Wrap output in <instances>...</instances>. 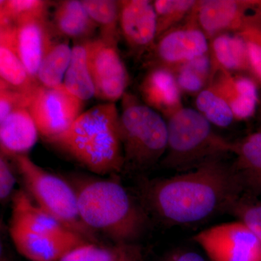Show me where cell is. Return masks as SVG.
I'll list each match as a JSON object with an SVG mask.
<instances>
[{"label": "cell", "mask_w": 261, "mask_h": 261, "mask_svg": "<svg viewBox=\"0 0 261 261\" xmlns=\"http://www.w3.org/2000/svg\"><path fill=\"white\" fill-rule=\"evenodd\" d=\"M119 128L125 166L147 169L164 157L168 147L167 121L133 94L122 97Z\"/></svg>", "instance_id": "5b68a950"}, {"label": "cell", "mask_w": 261, "mask_h": 261, "mask_svg": "<svg viewBox=\"0 0 261 261\" xmlns=\"http://www.w3.org/2000/svg\"><path fill=\"white\" fill-rule=\"evenodd\" d=\"M50 2L43 0H1L0 25H14L23 19L47 17Z\"/></svg>", "instance_id": "f1b7e54d"}, {"label": "cell", "mask_w": 261, "mask_h": 261, "mask_svg": "<svg viewBox=\"0 0 261 261\" xmlns=\"http://www.w3.org/2000/svg\"><path fill=\"white\" fill-rule=\"evenodd\" d=\"M140 92L146 105L166 117L182 107L176 75L168 68L152 67L141 84Z\"/></svg>", "instance_id": "2e32d148"}, {"label": "cell", "mask_w": 261, "mask_h": 261, "mask_svg": "<svg viewBox=\"0 0 261 261\" xmlns=\"http://www.w3.org/2000/svg\"><path fill=\"white\" fill-rule=\"evenodd\" d=\"M13 159L28 195L35 203L67 229L90 243H96L95 233L81 219L76 192L70 181L38 166L28 154Z\"/></svg>", "instance_id": "8992f818"}, {"label": "cell", "mask_w": 261, "mask_h": 261, "mask_svg": "<svg viewBox=\"0 0 261 261\" xmlns=\"http://www.w3.org/2000/svg\"><path fill=\"white\" fill-rule=\"evenodd\" d=\"M15 181H16V178H15L14 171L8 161V158L1 154V158H0V199H1L2 202H6L12 195Z\"/></svg>", "instance_id": "836d02e7"}, {"label": "cell", "mask_w": 261, "mask_h": 261, "mask_svg": "<svg viewBox=\"0 0 261 261\" xmlns=\"http://www.w3.org/2000/svg\"><path fill=\"white\" fill-rule=\"evenodd\" d=\"M197 1L195 0H155L157 15V39L170 29L186 20L193 13Z\"/></svg>", "instance_id": "83f0119b"}, {"label": "cell", "mask_w": 261, "mask_h": 261, "mask_svg": "<svg viewBox=\"0 0 261 261\" xmlns=\"http://www.w3.org/2000/svg\"><path fill=\"white\" fill-rule=\"evenodd\" d=\"M175 261H205V260L197 252H187L182 253Z\"/></svg>", "instance_id": "e575fe53"}, {"label": "cell", "mask_w": 261, "mask_h": 261, "mask_svg": "<svg viewBox=\"0 0 261 261\" xmlns=\"http://www.w3.org/2000/svg\"><path fill=\"white\" fill-rule=\"evenodd\" d=\"M71 56L72 48L67 39L55 40L53 38L39 65L36 77L38 83L47 88L63 85Z\"/></svg>", "instance_id": "603a6c76"}, {"label": "cell", "mask_w": 261, "mask_h": 261, "mask_svg": "<svg viewBox=\"0 0 261 261\" xmlns=\"http://www.w3.org/2000/svg\"><path fill=\"white\" fill-rule=\"evenodd\" d=\"M51 27L57 37L73 39L75 43L93 39L98 29L82 2L79 0L60 1L55 10Z\"/></svg>", "instance_id": "d6986e66"}, {"label": "cell", "mask_w": 261, "mask_h": 261, "mask_svg": "<svg viewBox=\"0 0 261 261\" xmlns=\"http://www.w3.org/2000/svg\"><path fill=\"white\" fill-rule=\"evenodd\" d=\"M232 163L215 159L171 177L143 181L142 205L166 225L180 226L202 222L243 195Z\"/></svg>", "instance_id": "6da1fadb"}, {"label": "cell", "mask_w": 261, "mask_h": 261, "mask_svg": "<svg viewBox=\"0 0 261 261\" xmlns=\"http://www.w3.org/2000/svg\"><path fill=\"white\" fill-rule=\"evenodd\" d=\"M119 117L116 103L98 105L82 113L66 132L49 142L96 174L121 172L124 155Z\"/></svg>", "instance_id": "3957f363"}, {"label": "cell", "mask_w": 261, "mask_h": 261, "mask_svg": "<svg viewBox=\"0 0 261 261\" xmlns=\"http://www.w3.org/2000/svg\"><path fill=\"white\" fill-rule=\"evenodd\" d=\"M10 225L36 233L63 234L72 232L33 202L30 196L23 190L15 192L12 197Z\"/></svg>", "instance_id": "ffe728a7"}, {"label": "cell", "mask_w": 261, "mask_h": 261, "mask_svg": "<svg viewBox=\"0 0 261 261\" xmlns=\"http://www.w3.org/2000/svg\"><path fill=\"white\" fill-rule=\"evenodd\" d=\"M205 87L197 94V111L205 117L211 124L227 127L235 119L229 103L214 84Z\"/></svg>", "instance_id": "4316f807"}, {"label": "cell", "mask_w": 261, "mask_h": 261, "mask_svg": "<svg viewBox=\"0 0 261 261\" xmlns=\"http://www.w3.org/2000/svg\"><path fill=\"white\" fill-rule=\"evenodd\" d=\"M120 32L137 56L150 51L157 39V15L153 1H120Z\"/></svg>", "instance_id": "7c38bea8"}, {"label": "cell", "mask_w": 261, "mask_h": 261, "mask_svg": "<svg viewBox=\"0 0 261 261\" xmlns=\"http://www.w3.org/2000/svg\"><path fill=\"white\" fill-rule=\"evenodd\" d=\"M19 56L36 80L39 65L55 37L47 17L23 19L13 25Z\"/></svg>", "instance_id": "5bb4252c"}, {"label": "cell", "mask_w": 261, "mask_h": 261, "mask_svg": "<svg viewBox=\"0 0 261 261\" xmlns=\"http://www.w3.org/2000/svg\"><path fill=\"white\" fill-rule=\"evenodd\" d=\"M178 87L188 92H200L205 88L207 81L204 80L198 73L181 65L174 70Z\"/></svg>", "instance_id": "d6a6232c"}, {"label": "cell", "mask_w": 261, "mask_h": 261, "mask_svg": "<svg viewBox=\"0 0 261 261\" xmlns=\"http://www.w3.org/2000/svg\"><path fill=\"white\" fill-rule=\"evenodd\" d=\"M260 17H261V7H260Z\"/></svg>", "instance_id": "d590c367"}, {"label": "cell", "mask_w": 261, "mask_h": 261, "mask_svg": "<svg viewBox=\"0 0 261 261\" xmlns=\"http://www.w3.org/2000/svg\"><path fill=\"white\" fill-rule=\"evenodd\" d=\"M166 168L190 171L202 163L232 153L233 143L216 135L210 122L197 110L181 107L167 117Z\"/></svg>", "instance_id": "277c9868"}, {"label": "cell", "mask_w": 261, "mask_h": 261, "mask_svg": "<svg viewBox=\"0 0 261 261\" xmlns=\"http://www.w3.org/2000/svg\"><path fill=\"white\" fill-rule=\"evenodd\" d=\"M87 13L99 29V37L118 43L120 32V1L82 0Z\"/></svg>", "instance_id": "484cf974"}, {"label": "cell", "mask_w": 261, "mask_h": 261, "mask_svg": "<svg viewBox=\"0 0 261 261\" xmlns=\"http://www.w3.org/2000/svg\"><path fill=\"white\" fill-rule=\"evenodd\" d=\"M39 130L29 108H20L0 121L1 154L14 158L27 154L36 145Z\"/></svg>", "instance_id": "9a60e30c"}, {"label": "cell", "mask_w": 261, "mask_h": 261, "mask_svg": "<svg viewBox=\"0 0 261 261\" xmlns=\"http://www.w3.org/2000/svg\"><path fill=\"white\" fill-rule=\"evenodd\" d=\"M241 34L246 41L248 70L257 84H261V20Z\"/></svg>", "instance_id": "4dcf8cb0"}, {"label": "cell", "mask_w": 261, "mask_h": 261, "mask_svg": "<svg viewBox=\"0 0 261 261\" xmlns=\"http://www.w3.org/2000/svg\"><path fill=\"white\" fill-rule=\"evenodd\" d=\"M0 78L10 87L29 95L40 85L29 74L19 56L12 25H0Z\"/></svg>", "instance_id": "e0dca14e"}, {"label": "cell", "mask_w": 261, "mask_h": 261, "mask_svg": "<svg viewBox=\"0 0 261 261\" xmlns=\"http://www.w3.org/2000/svg\"><path fill=\"white\" fill-rule=\"evenodd\" d=\"M214 61L226 70H248L246 41L241 33H222L212 38Z\"/></svg>", "instance_id": "d4e9b609"}, {"label": "cell", "mask_w": 261, "mask_h": 261, "mask_svg": "<svg viewBox=\"0 0 261 261\" xmlns=\"http://www.w3.org/2000/svg\"><path fill=\"white\" fill-rule=\"evenodd\" d=\"M32 98V95L17 90L0 80V121L16 110L29 108Z\"/></svg>", "instance_id": "1f68e13d"}, {"label": "cell", "mask_w": 261, "mask_h": 261, "mask_svg": "<svg viewBox=\"0 0 261 261\" xmlns=\"http://www.w3.org/2000/svg\"><path fill=\"white\" fill-rule=\"evenodd\" d=\"M193 238L211 261H261V242L240 221L211 226Z\"/></svg>", "instance_id": "ba28073f"}, {"label": "cell", "mask_w": 261, "mask_h": 261, "mask_svg": "<svg viewBox=\"0 0 261 261\" xmlns=\"http://www.w3.org/2000/svg\"><path fill=\"white\" fill-rule=\"evenodd\" d=\"M214 82H212L229 103L236 119L251 118L259 102L257 82L247 76L231 77L224 70Z\"/></svg>", "instance_id": "44dd1931"}, {"label": "cell", "mask_w": 261, "mask_h": 261, "mask_svg": "<svg viewBox=\"0 0 261 261\" xmlns=\"http://www.w3.org/2000/svg\"><path fill=\"white\" fill-rule=\"evenodd\" d=\"M210 50L208 37L199 27L194 12L181 25H176L156 39L150 49L152 67L174 71L178 67Z\"/></svg>", "instance_id": "9c48e42d"}, {"label": "cell", "mask_w": 261, "mask_h": 261, "mask_svg": "<svg viewBox=\"0 0 261 261\" xmlns=\"http://www.w3.org/2000/svg\"><path fill=\"white\" fill-rule=\"evenodd\" d=\"M225 213L234 216L261 242V201L243 194L228 204Z\"/></svg>", "instance_id": "f546056e"}, {"label": "cell", "mask_w": 261, "mask_h": 261, "mask_svg": "<svg viewBox=\"0 0 261 261\" xmlns=\"http://www.w3.org/2000/svg\"><path fill=\"white\" fill-rule=\"evenodd\" d=\"M142 248L135 243L104 246L87 243L70 251L61 261H140Z\"/></svg>", "instance_id": "cb8c5ba5"}, {"label": "cell", "mask_w": 261, "mask_h": 261, "mask_svg": "<svg viewBox=\"0 0 261 261\" xmlns=\"http://www.w3.org/2000/svg\"><path fill=\"white\" fill-rule=\"evenodd\" d=\"M81 219L115 244L135 243L149 222L148 213L117 178L79 177L70 181Z\"/></svg>", "instance_id": "7a4b0ae2"}, {"label": "cell", "mask_w": 261, "mask_h": 261, "mask_svg": "<svg viewBox=\"0 0 261 261\" xmlns=\"http://www.w3.org/2000/svg\"><path fill=\"white\" fill-rule=\"evenodd\" d=\"M9 232L19 253L31 261H61L76 247L90 243L73 232L36 233L11 225Z\"/></svg>", "instance_id": "4fadbf2b"}, {"label": "cell", "mask_w": 261, "mask_h": 261, "mask_svg": "<svg viewBox=\"0 0 261 261\" xmlns=\"http://www.w3.org/2000/svg\"><path fill=\"white\" fill-rule=\"evenodd\" d=\"M232 163L243 186L244 195L261 197V130L233 143Z\"/></svg>", "instance_id": "ac0fdd59"}, {"label": "cell", "mask_w": 261, "mask_h": 261, "mask_svg": "<svg viewBox=\"0 0 261 261\" xmlns=\"http://www.w3.org/2000/svg\"><path fill=\"white\" fill-rule=\"evenodd\" d=\"M87 51L95 97L106 102H116L126 93L129 81L118 43L99 37L88 41Z\"/></svg>", "instance_id": "30bf717a"}, {"label": "cell", "mask_w": 261, "mask_h": 261, "mask_svg": "<svg viewBox=\"0 0 261 261\" xmlns=\"http://www.w3.org/2000/svg\"><path fill=\"white\" fill-rule=\"evenodd\" d=\"M261 1H197L194 17L208 39L226 32L241 33L260 19Z\"/></svg>", "instance_id": "8fae6325"}, {"label": "cell", "mask_w": 261, "mask_h": 261, "mask_svg": "<svg viewBox=\"0 0 261 261\" xmlns=\"http://www.w3.org/2000/svg\"><path fill=\"white\" fill-rule=\"evenodd\" d=\"M88 41L75 43L72 47L71 60L63 84L70 94L84 102L95 97L96 94L89 68Z\"/></svg>", "instance_id": "7402d4cb"}, {"label": "cell", "mask_w": 261, "mask_h": 261, "mask_svg": "<svg viewBox=\"0 0 261 261\" xmlns=\"http://www.w3.org/2000/svg\"><path fill=\"white\" fill-rule=\"evenodd\" d=\"M83 107L84 102L70 94L63 84L57 88L39 85L33 94L29 110L39 135L49 142L72 126Z\"/></svg>", "instance_id": "52a82bcc"}]
</instances>
